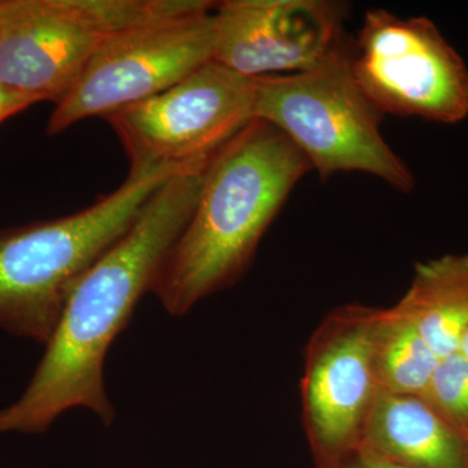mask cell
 <instances>
[{
  "label": "cell",
  "mask_w": 468,
  "mask_h": 468,
  "mask_svg": "<svg viewBox=\"0 0 468 468\" xmlns=\"http://www.w3.org/2000/svg\"><path fill=\"white\" fill-rule=\"evenodd\" d=\"M202 183V171L168 178L124 236L86 271L26 392L0 410V435L46 432L75 408L90 410L106 426L113 423L115 408L104 385L107 353L192 218Z\"/></svg>",
  "instance_id": "6da1fadb"
},
{
  "label": "cell",
  "mask_w": 468,
  "mask_h": 468,
  "mask_svg": "<svg viewBox=\"0 0 468 468\" xmlns=\"http://www.w3.org/2000/svg\"><path fill=\"white\" fill-rule=\"evenodd\" d=\"M309 160L275 126L252 120L215 154L198 201L151 292L175 316L230 288L251 266L264 233Z\"/></svg>",
  "instance_id": "7a4b0ae2"
},
{
  "label": "cell",
  "mask_w": 468,
  "mask_h": 468,
  "mask_svg": "<svg viewBox=\"0 0 468 468\" xmlns=\"http://www.w3.org/2000/svg\"><path fill=\"white\" fill-rule=\"evenodd\" d=\"M183 171L131 169L117 189L81 211L0 228V329L46 346L86 271L124 236L154 192Z\"/></svg>",
  "instance_id": "3957f363"
},
{
  "label": "cell",
  "mask_w": 468,
  "mask_h": 468,
  "mask_svg": "<svg viewBox=\"0 0 468 468\" xmlns=\"http://www.w3.org/2000/svg\"><path fill=\"white\" fill-rule=\"evenodd\" d=\"M349 50L292 75L254 79L255 119L282 132L322 180L362 172L410 193L415 178L380 132V112L356 84Z\"/></svg>",
  "instance_id": "277c9868"
},
{
  "label": "cell",
  "mask_w": 468,
  "mask_h": 468,
  "mask_svg": "<svg viewBox=\"0 0 468 468\" xmlns=\"http://www.w3.org/2000/svg\"><path fill=\"white\" fill-rule=\"evenodd\" d=\"M199 0H0V85L39 103L66 97L120 34Z\"/></svg>",
  "instance_id": "5b68a950"
},
{
  "label": "cell",
  "mask_w": 468,
  "mask_h": 468,
  "mask_svg": "<svg viewBox=\"0 0 468 468\" xmlns=\"http://www.w3.org/2000/svg\"><path fill=\"white\" fill-rule=\"evenodd\" d=\"M254 79L211 60L154 97L104 117L132 171L206 167L255 120Z\"/></svg>",
  "instance_id": "8992f818"
},
{
  "label": "cell",
  "mask_w": 468,
  "mask_h": 468,
  "mask_svg": "<svg viewBox=\"0 0 468 468\" xmlns=\"http://www.w3.org/2000/svg\"><path fill=\"white\" fill-rule=\"evenodd\" d=\"M217 2L199 0L180 14L120 34L101 48L63 100L48 133L60 134L89 117H106L177 84L214 58Z\"/></svg>",
  "instance_id": "52a82bcc"
},
{
  "label": "cell",
  "mask_w": 468,
  "mask_h": 468,
  "mask_svg": "<svg viewBox=\"0 0 468 468\" xmlns=\"http://www.w3.org/2000/svg\"><path fill=\"white\" fill-rule=\"evenodd\" d=\"M350 69L383 115L441 124L468 116V67L430 18L369 9L351 45Z\"/></svg>",
  "instance_id": "ba28073f"
},
{
  "label": "cell",
  "mask_w": 468,
  "mask_h": 468,
  "mask_svg": "<svg viewBox=\"0 0 468 468\" xmlns=\"http://www.w3.org/2000/svg\"><path fill=\"white\" fill-rule=\"evenodd\" d=\"M380 309L346 304L311 335L302 378L304 428L316 468L358 445L378 390L375 335Z\"/></svg>",
  "instance_id": "9c48e42d"
},
{
  "label": "cell",
  "mask_w": 468,
  "mask_h": 468,
  "mask_svg": "<svg viewBox=\"0 0 468 468\" xmlns=\"http://www.w3.org/2000/svg\"><path fill=\"white\" fill-rule=\"evenodd\" d=\"M346 8L332 0L217 3L212 60L248 79L307 72L351 48Z\"/></svg>",
  "instance_id": "30bf717a"
},
{
  "label": "cell",
  "mask_w": 468,
  "mask_h": 468,
  "mask_svg": "<svg viewBox=\"0 0 468 468\" xmlns=\"http://www.w3.org/2000/svg\"><path fill=\"white\" fill-rule=\"evenodd\" d=\"M360 442L409 468H468L464 436L421 397L378 389Z\"/></svg>",
  "instance_id": "8fae6325"
},
{
  "label": "cell",
  "mask_w": 468,
  "mask_h": 468,
  "mask_svg": "<svg viewBox=\"0 0 468 468\" xmlns=\"http://www.w3.org/2000/svg\"><path fill=\"white\" fill-rule=\"evenodd\" d=\"M394 306L440 359L460 351L468 329V254L417 264L409 291Z\"/></svg>",
  "instance_id": "7c38bea8"
},
{
  "label": "cell",
  "mask_w": 468,
  "mask_h": 468,
  "mask_svg": "<svg viewBox=\"0 0 468 468\" xmlns=\"http://www.w3.org/2000/svg\"><path fill=\"white\" fill-rule=\"evenodd\" d=\"M440 358L411 320L397 309H380L375 335V374L378 389L423 397Z\"/></svg>",
  "instance_id": "4fadbf2b"
},
{
  "label": "cell",
  "mask_w": 468,
  "mask_h": 468,
  "mask_svg": "<svg viewBox=\"0 0 468 468\" xmlns=\"http://www.w3.org/2000/svg\"><path fill=\"white\" fill-rule=\"evenodd\" d=\"M452 428L468 431V358L457 351L440 359L421 397Z\"/></svg>",
  "instance_id": "5bb4252c"
},
{
  "label": "cell",
  "mask_w": 468,
  "mask_h": 468,
  "mask_svg": "<svg viewBox=\"0 0 468 468\" xmlns=\"http://www.w3.org/2000/svg\"><path fill=\"white\" fill-rule=\"evenodd\" d=\"M329 468H409L397 463L380 452L359 442L351 451L345 452L334 466Z\"/></svg>",
  "instance_id": "9a60e30c"
},
{
  "label": "cell",
  "mask_w": 468,
  "mask_h": 468,
  "mask_svg": "<svg viewBox=\"0 0 468 468\" xmlns=\"http://www.w3.org/2000/svg\"><path fill=\"white\" fill-rule=\"evenodd\" d=\"M33 104H36V101L24 97V95L8 90V89L0 85V124L9 117L29 109Z\"/></svg>",
  "instance_id": "2e32d148"
},
{
  "label": "cell",
  "mask_w": 468,
  "mask_h": 468,
  "mask_svg": "<svg viewBox=\"0 0 468 468\" xmlns=\"http://www.w3.org/2000/svg\"><path fill=\"white\" fill-rule=\"evenodd\" d=\"M460 351L463 356H466L468 358V329L466 335H464L463 340H462Z\"/></svg>",
  "instance_id": "e0dca14e"
},
{
  "label": "cell",
  "mask_w": 468,
  "mask_h": 468,
  "mask_svg": "<svg viewBox=\"0 0 468 468\" xmlns=\"http://www.w3.org/2000/svg\"><path fill=\"white\" fill-rule=\"evenodd\" d=\"M464 440H466L467 455H468V431H467V432H466V435H464Z\"/></svg>",
  "instance_id": "ac0fdd59"
}]
</instances>
